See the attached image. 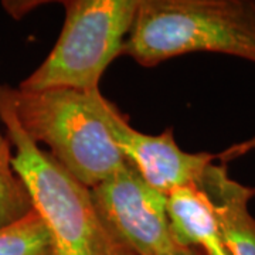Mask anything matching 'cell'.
<instances>
[{"label": "cell", "mask_w": 255, "mask_h": 255, "mask_svg": "<svg viewBox=\"0 0 255 255\" xmlns=\"http://www.w3.org/2000/svg\"><path fill=\"white\" fill-rule=\"evenodd\" d=\"M190 53L255 64V0H140L122 54L155 67Z\"/></svg>", "instance_id": "6da1fadb"}, {"label": "cell", "mask_w": 255, "mask_h": 255, "mask_svg": "<svg viewBox=\"0 0 255 255\" xmlns=\"http://www.w3.org/2000/svg\"><path fill=\"white\" fill-rule=\"evenodd\" d=\"M1 88L26 135L48 146V153L85 187L92 189L127 163L101 112L100 88Z\"/></svg>", "instance_id": "7a4b0ae2"}, {"label": "cell", "mask_w": 255, "mask_h": 255, "mask_svg": "<svg viewBox=\"0 0 255 255\" xmlns=\"http://www.w3.org/2000/svg\"><path fill=\"white\" fill-rule=\"evenodd\" d=\"M0 121L14 147L11 164L54 241V255H135L104 224L91 189L68 173L20 127L0 84Z\"/></svg>", "instance_id": "3957f363"}, {"label": "cell", "mask_w": 255, "mask_h": 255, "mask_svg": "<svg viewBox=\"0 0 255 255\" xmlns=\"http://www.w3.org/2000/svg\"><path fill=\"white\" fill-rule=\"evenodd\" d=\"M140 0H68L60 37L23 91L98 90L104 71L124 53Z\"/></svg>", "instance_id": "277c9868"}, {"label": "cell", "mask_w": 255, "mask_h": 255, "mask_svg": "<svg viewBox=\"0 0 255 255\" xmlns=\"http://www.w3.org/2000/svg\"><path fill=\"white\" fill-rule=\"evenodd\" d=\"M104 224L135 255H164L174 250L167 196L156 190L127 162L91 189Z\"/></svg>", "instance_id": "5b68a950"}, {"label": "cell", "mask_w": 255, "mask_h": 255, "mask_svg": "<svg viewBox=\"0 0 255 255\" xmlns=\"http://www.w3.org/2000/svg\"><path fill=\"white\" fill-rule=\"evenodd\" d=\"M100 108L108 125L111 137L127 159L135 166L142 177L163 194L197 186L204 172L217 157L211 153H187L182 150L173 136L172 129L160 135H146L129 125L114 104L100 95Z\"/></svg>", "instance_id": "8992f818"}, {"label": "cell", "mask_w": 255, "mask_h": 255, "mask_svg": "<svg viewBox=\"0 0 255 255\" xmlns=\"http://www.w3.org/2000/svg\"><path fill=\"white\" fill-rule=\"evenodd\" d=\"M197 187L211 203L230 255H255V217L250 213L255 187L231 179L226 163L210 164Z\"/></svg>", "instance_id": "52a82bcc"}, {"label": "cell", "mask_w": 255, "mask_h": 255, "mask_svg": "<svg viewBox=\"0 0 255 255\" xmlns=\"http://www.w3.org/2000/svg\"><path fill=\"white\" fill-rule=\"evenodd\" d=\"M167 214L177 246L196 247L206 255H230L211 203L197 186L167 194Z\"/></svg>", "instance_id": "ba28073f"}, {"label": "cell", "mask_w": 255, "mask_h": 255, "mask_svg": "<svg viewBox=\"0 0 255 255\" xmlns=\"http://www.w3.org/2000/svg\"><path fill=\"white\" fill-rule=\"evenodd\" d=\"M0 255H54L53 236L36 210L0 228Z\"/></svg>", "instance_id": "9c48e42d"}, {"label": "cell", "mask_w": 255, "mask_h": 255, "mask_svg": "<svg viewBox=\"0 0 255 255\" xmlns=\"http://www.w3.org/2000/svg\"><path fill=\"white\" fill-rule=\"evenodd\" d=\"M10 145L0 132V228L16 223L34 209L24 183L13 169Z\"/></svg>", "instance_id": "30bf717a"}, {"label": "cell", "mask_w": 255, "mask_h": 255, "mask_svg": "<svg viewBox=\"0 0 255 255\" xmlns=\"http://www.w3.org/2000/svg\"><path fill=\"white\" fill-rule=\"evenodd\" d=\"M164 255H206L200 248H196V247H180L177 246L174 250H172L170 253Z\"/></svg>", "instance_id": "8fae6325"}]
</instances>
